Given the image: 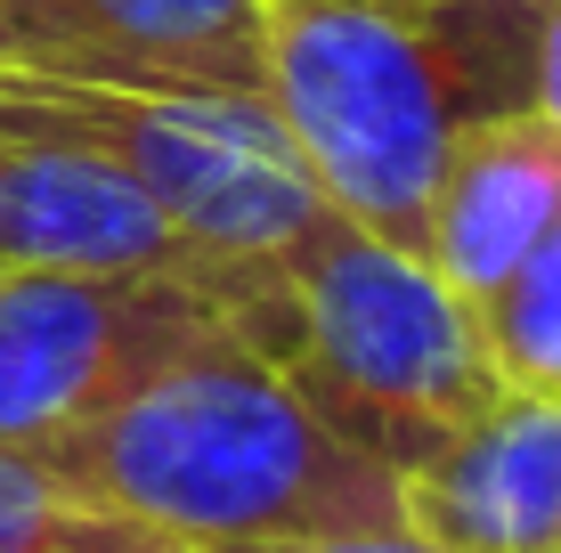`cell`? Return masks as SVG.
I'll use <instances>...</instances> for the list:
<instances>
[{
  "instance_id": "cell-1",
  "label": "cell",
  "mask_w": 561,
  "mask_h": 553,
  "mask_svg": "<svg viewBox=\"0 0 561 553\" xmlns=\"http://www.w3.org/2000/svg\"><path fill=\"white\" fill-rule=\"evenodd\" d=\"M546 0H268V114L358 237L423 253L456 130L529 106Z\"/></svg>"
},
{
  "instance_id": "cell-2",
  "label": "cell",
  "mask_w": 561,
  "mask_h": 553,
  "mask_svg": "<svg viewBox=\"0 0 561 553\" xmlns=\"http://www.w3.org/2000/svg\"><path fill=\"white\" fill-rule=\"evenodd\" d=\"M25 456H42L57 481L187 538L196 553L358 538V529L408 521L399 472L325 431L294 399V383L228 334L196 342L130 399L90 415L82 431Z\"/></svg>"
},
{
  "instance_id": "cell-3",
  "label": "cell",
  "mask_w": 561,
  "mask_h": 553,
  "mask_svg": "<svg viewBox=\"0 0 561 553\" xmlns=\"http://www.w3.org/2000/svg\"><path fill=\"white\" fill-rule=\"evenodd\" d=\"M187 285L237 350L277 367L325 431L399 481L505 399L472 301L448 293L423 253L375 244L334 212L294 253L204 269Z\"/></svg>"
},
{
  "instance_id": "cell-4",
  "label": "cell",
  "mask_w": 561,
  "mask_h": 553,
  "mask_svg": "<svg viewBox=\"0 0 561 553\" xmlns=\"http://www.w3.org/2000/svg\"><path fill=\"white\" fill-rule=\"evenodd\" d=\"M0 114L73 147L123 180L171 237L187 277L277 261L325 220L268 99H196V90H106L0 66Z\"/></svg>"
},
{
  "instance_id": "cell-5",
  "label": "cell",
  "mask_w": 561,
  "mask_h": 553,
  "mask_svg": "<svg viewBox=\"0 0 561 553\" xmlns=\"http://www.w3.org/2000/svg\"><path fill=\"white\" fill-rule=\"evenodd\" d=\"M220 334L187 269H0V448H49Z\"/></svg>"
},
{
  "instance_id": "cell-6",
  "label": "cell",
  "mask_w": 561,
  "mask_h": 553,
  "mask_svg": "<svg viewBox=\"0 0 561 553\" xmlns=\"http://www.w3.org/2000/svg\"><path fill=\"white\" fill-rule=\"evenodd\" d=\"M0 66L106 90H268V0H0Z\"/></svg>"
},
{
  "instance_id": "cell-7",
  "label": "cell",
  "mask_w": 561,
  "mask_h": 553,
  "mask_svg": "<svg viewBox=\"0 0 561 553\" xmlns=\"http://www.w3.org/2000/svg\"><path fill=\"white\" fill-rule=\"evenodd\" d=\"M408 529L448 553H561V399L505 391L399 481Z\"/></svg>"
},
{
  "instance_id": "cell-8",
  "label": "cell",
  "mask_w": 561,
  "mask_h": 553,
  "mask_svg": "<svg viewBox=\"0 0 561 553\" xmlns=\"http://www.w3.org/2000/svg\"><path fill=\"white\" fill-rule=\"evenodd\" d=\"M553 220H561V130L537 106H513L456 130L448 163L432 180V212H423V261L439 269L448 293L480 310Z\"/></svg>"
},
{
  "instance_id": "cell-9",
  "label": "cell",
  "mask_w": 561,
  "mask_h": 553,
  "mask_svg": "<svg viewBox=\"0 0 561 553\" xmlns=\"http://www.w3.org/2000/svg\"><path fill=\"white\" fill-rule=\"evenodd\" d=\"M0 269H180V253L123 180L0 114Z\"/></svg>"
},
{
  "instance_id": "cell-10",
  "label": "cell",
  "mask_w": 561,
  "mask_h": 553,
  "mask_svg": "<svg viewBox=\"0 0 561 553\" xmlns=\"http://www.w3.org/2000/svg\"><path fill=\"white\" fill-rule=\"evenodd\" d=\"M0 553H196V545L57 481L42 456L0 448Z\"/></svg>"
},
{
  "instance_id": "cell-11",
  "label": "cell",
  "mask_w": 561,
  "mask_h": 553,
  "mask_svg": "<svg viewBox=\"0 0 561 553\" xmlns=\"http://www.w3.org/2000/svg\"><path fill=\"white\" fill-rule=\"evenodd\" d=\"M472 318H480L496 383L561 399V220L529 244V261H520Z\"/></svg>"
},
{
  "instance_id": "cell-12",
  "label": "cell",
  "mask_w": 561,
  "mask_h": 553,
  "mask_svg": "<svg viewBox=\"0 0 561 553\" xmlns=\"http://www.w3.org/2000/svg\"><path fill=\"white\" fill-rule=\"evenodd\" d=\"M244 553H448V545L415 538L399 521V529H358V538H301V545H244Z\"/></svg>"
},
{
  "instance_id": "cell-13",
  "label": "cell",
  "mask_w": 561,
  "mask_h": 553,
  "mask_svg": "<svg viewBox=\"0 0 561 553\" xmlns=\"http://www.w3.org/2000/svg\"><path fill=\"white\" fill-rule=\"evenodd\" d=\"M529 106L561 130V0L537 9V90H529Z\"/></svg>"
}]
</instances>
